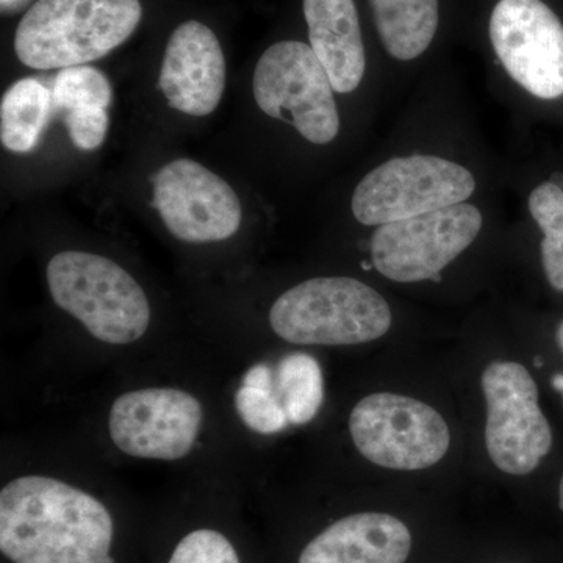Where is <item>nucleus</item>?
<instances>
[{
	"label": "nucleus",
	"mask_w": 563,
	"mask_h": 563,
	"mask_svg": "<svg viewBox=\"0 0 563 563\" xmlns=\"http://www.w3.org/2000/svg\"><path fill=\"white\" fill-rule=\"evenodd\" d=\"M203 407L180 388H140L118 396L109 413V435L122 454L147 461H180L198 442Z\"/></svg>",
	"instance_id": "nucleus-11"
},
{
	"label": "nucleus",
	"mask_w": 563,
	"mask_h": 563,
	"mask_svg": "<svg viewBox=\"0 0 563 563\" xmlns=\"http://www.w3.org/2000/svg\"><path fill=\"white\" fill-rule=\"evenodd\" d=\"M158 87L169 107L190 117H207L218 109L225 88V58L210 27L187 21L173 32Z\"/></svg>",
	"instance_id": "nucleus-13"
},
{
	"label": "nucleus",
	"mask_w": 563,
	"mask_h": 563,
	"mask_svg": "<svg viewBox=\"0 0 563 563\" xmlns=\"http://www.w3.org/2000/svg\"><path fill=\"white\" fill-rule=\"evenodd\" d=\"M2 2H3V3H5V2H10V0H2Z\"/></svg>",
	"instance_id": "nucleus-27"
},
{
	"label": "nucleus",
	"mask_w": 563,
	"mask_h": 563,
	"mask_svg": "<svg viewBox=\"0 0 563 563\" xmlns=\"http://www.w3.org/2000/svg\"><path fill=\"white\" fill-rule=\"evenodd\" d=\"M479 207L462 202L390 224L373 233L374 268L398 284L435 279L483 231Z\"/></svg>",
	"instance_id": "nucleus-8"
},
{
	"label": "nucleus",
	"mask_w": 563,
	"mask_h": 563,
	"mask_svg": "<svg viewBox=\"0 0 563 563\" xmlns=\"http://www.w3.org/2000/svg\"><path fill=\"white\" fill-rule=\"evenodd\" d=\"M350 432L366 461L399 472L435 465L451 443L442 415L428 404L393 393H374L355 404Z\"/></svg>",
	"instance_id": "nucleus-7"
},
{
	"label": "nucleus",
	"mask_w": 563,
	"mask_h": 563,
	"mask_svg": "<svg viewBox=\"0 0 563 563\" xmlns=\"http://www.w3.org/2000/svg\"><path fill=\"white\" fill-rule=\"evenodd\" d=\"M553 387L563 395V374H555L553 377Z\"/></svg>",
	"instance_id": "nucleus-24"
},
{
	"label": "nucleus",
	"mask_w": 563,
	"mask_h": 563,
	"mask_svg": "<svg viewBox=\"0 0 563 563\" xmlns=\"http://www.w3.org/2000/svg\"><path fill=\"white\" fill-rule=\"evenodd\" d=\"M55 109L65 111H80L95 109H109L113 91L106 74L80 65L60 69L55 76L54 88Z\"/></svg>",
	"instance_id": "nucleus-20"
},
{
	"label": "nucleus",
	"mask_w": 563,
	"mask_h": 563,
	"mask_svg": "<svg viewBox=\"0 0 563 563\" xmlns=\"http://www.w3.org/2000/svg\"><path fill=\"white\" fill-rule=\"evenodd\" d=\"M483 391L485 446L492 462L512 476L532 473L550 453L553 432L531 373L517 362H493L483 374Z\"/></svg>",
	"instance_id": "nucleus-9"
},
{
	"label": "nucleus",
	"mask_w": 563,
	"mask_h": 563,
	"mask_svg": "<svg viewBox=\"0 0 563 563\" xmlns=\"http://www.w3.org/2000/svg\"><path fill=\"white\" fill-rule=\"evenodd\" d=\"M168 563H242L228 537L213 529H196L177 543Z\"/></svg>",
	"instance_id": "nucleus-22"
},
{
	"label": "nucleus",
	"mask_w": 563,
	"mask_h": 563,
	"mask_svg": "<svg viewBox=\"0 0 563 563\" xmlns=\"http://www.w3.org/2000/svg\"><path fill=\"white\" fill-rule=\"evenodd\" d=\"M493 49L533 98H563V24L543 0H499L488 25Z\"/></svg>",
	"instance_id": "nucleus-10"
},
{
	"label": "nucleus",
	"mask_w": 563,
	"mask_h": 563,
	"mask_svg": "<svg viewBox=\"0 0 563 563\" xmlns=\"http://www.w3.org/2000/svg\"><path fill=\"white\" fill-rule=\"evenodd\" d=\"M55 109L54 92L25 77L11 85L0 102V141L16 154L35 150Z\"/></svg>",
	"instance_id": "nucleus-17"
},
{
	"label": "nucleus",
	"mask_w": 563,
	"mask_h": 563,
	"mask_svg": "<svg viewBox=\"0 0 563 563\" xmlns=\"http://www.w3.org/2000/svg\"><path fill=\"white\" fill-rule=\"evenodd\" d=\"M412 550L409 528L388 514L344 517L303 548L299 563H406Z\"/></svg>",
	"instance_id": "nucleus-14"
},
{
	"label": "nucleus",
	"mask_w": 563,
	"mask_h": 563,
	"mask_svg": "<svg viewBox=\"0 0 563 563\" xmlns=\"http://www.w3.org/2000/svg\"><path fill=\"white\" fill-rule=\"evenodd\" d=\"M476 179L461 163L439 155L390 158L366 174L354 192L351 210L363 225L390 224L472 198Z\"/></svg>",
	"instance_id": "nucleus-5"
},
{
	"label": "nucleus",
	"mask_w": 563,
	"mask_h": 563,
	"mask_svg": "<svg viewBox=\"0 0 563 563\" xmlns=\"http://www.w3.org/2000/svg\"><path fill=\"white\" fill-rule=\"evenodd\" d=\"M235 409L244 426L262 435L282 432L290 424L277 395L276 384L268 387L242 384L235 393Z\"/></svg>",
	"instance_id": "nucleus-21"
},
{
	"label": "nucleus",
	"mask_w": 563,
	"mask_h": 563,
	"mask_svg": "<svg viewBox=\"0 0 563 563\" xmlns=\"http://www.w3.org/2000/svg\"><path fill=\"white\" fill-rule=\"evenodd\" d=\"M276 390L288 422L303 426L320 412L324 384L320 363L306 352L285 355L277 366Z\"/></svg>",
	"instance_id": "nucleus-18"
},
{
	"label": "nucleus",
	"mask_w": 563,
	"mask_h": 563,
	"mask_svg": "<svg viewBox=\"0 0 563 563\" xmlns=\"http://www.w3.org/2000/svg\"><path fill=\"white\" fill-rule=\"evenodd\" d=\"M65 124L77 150L95 151L106 141L109 114L106 109L68 111Z\"/></svg>",
	"instance_id": "nucleus-23"
},
{
	"label": "nucleus",
	"mask_w": 563,
	"mask_h": 563,
	"mask_svg": "<svg viewBox=\"0 0 563 563\" xmlns=\"http://www.w3.org/2000/svg\"><path fill=\"white\" fill-rule=\"evenodd\" d=\"M140 0H36L22 16L14 52L32 69H65L106 57L139 27Z\"/></svg>",
	"instance_id": "nucleus-2"
},
{
	"label": "nucleus",
	"mask_w": 563,
	"mask_h": 563,
	"mask_svg": "<svg viewBox=\"0 0 563 563\" xmlns=\"http://www.w3.org/2000/svg\"><path fill=\"white\" fill-rule=\"evenodd\" d=\"M303 16L310 47L328 70L333 90L340 95L357 90L366 54L354 0H303Z\"/></svg>",
	"instance_id": "nucleus-15"
},
{
	"label": "nucleus",
	"mask_w": 563,
	"mask_h": 563,
	"mask_svg": "<svg viewBox=\"0 0 563 563\" xmlns=\"http://www.w3.org/2000/svg\"><path fill=\"white\" fill-rule=\"evenodd\" d=\"M529 213L543 232L542 263L554 290L563 292V188L544 181L529 195Z\"/></svg>",
	"instance_id": "nucleus-19"
},
{
	"label": "nucleus",
	"mask_w": 563,
	"mask_h": 563,
	"mask_svg": "<svg viewBox=\"0 0 563 563\" xmlns=\"http://www.w3.org/2000/svg\"><path fill=\"white\" fill-rule=\"evenodd\" d=\"M390 306L365 282L314 277L295 285L273 303L269 325L279 339L302 346H352L390 331Z\"/></svg>",
	"instance_id": "nucleus-3"
},
{
	"label": "nucleus",
	"mask_w": 563,
	"mask_h": 563,
	"mask_svg": "<svg viewBox=\"0 0 563 563\" xmlns=\"http://www.w3.org/2000/svg\"><path fill=\"white\" fill-rule=\"evenodd\" d=\"M154 206L163 224L184 243L224 242L243 221L239 196L218 174L201 163L179 158L152 177Z\"/></svg>",
	"instance_id": "nucleus-12"
},
{
	"label": "nucleus",
	"mask_w": 563,
	"mask_h": 563,
	"mask_svg": "<svg viewBox=\"0 0 563 563\" xmlns=\"http://www.w3.org/2000/svg\"><path fill=\"white\" fill-rule=\"evenodd\" d=\"M252 91L263 113L287 122L309 143L324 146L339 136L335 90L310 44L269 46L255 66Z\"/></svg>",
	"instance_id": "nucleus-6"
},
{
	"label": "nucleus",
	"mask_w": 563,
	"mask_h": 563,
	"mask_svg": "<svg viewBox=\"0 0 563 563\" xmlns=\"http://www.w3.org/2000/svg\"><path fill=\"white\" fill-rule=\"evenodd\" d=\"M385 51L412 62L431 46L439 29V0H369Z\"/></svg>",
	"instance_id": "nucleus-16"
},
{
	"label": "nucleus",
	"mask_w": 563,
	"mask_h": 563,
	"mask_svg": "<svg viewBox=\"0 0 563 563\" xmlns=\"http://www.w3.org/2000/svg\"><path fill=\"white\" fill-rule=\"evenodd\" d=\"M113 518L98 498L27 474L0 492V551L13 563H114Z\"/></svg>",
	"instance_id": "nucleus-1"
},
{
	"label": "nucleus",
	"mask_w": 563,
	"mask_h": 563,
	"mask_svg": "<svg viewBox=\"0 0 563 563\" xmlns=\"http://www.w3.org/2000/svg\"><path fill=\"white\" fill-rule=\"evenodd\" d=\"M47 285L54 302L99 342H139L151 324L146 292L132 274L102 255L63 251L51 258Z\"/></svg>",
	"instance_id": "nucleus-4"
},
{
	"label": "nucleus",
	"mask_w": 563,
	"mask_h": 563,
	"mask_svg": "<svg viewBox=\"0 0 563 563\" xmlns=\"http://www.w3.org/2000/svg\"><path fill=\"white\" fill-rule=\"evenodd\" d=\"M555 339H558L559 347L563 351V321L558 325V332H555Z\"/></svg>",
	"instance_id": "nucleus-25"
},
{
	"label": "nucleus",
	"mask_w": 563,
	"mask_h": 563,
	"mask_svg": "<svg viewBox=\"0 0 563 563\" xmlns=\"http://www.w3.org/2000/svg\"><path fill=\"white\" fill-rule=\"evenodd\" d=\"M559 506L563 510V476L561 479V485H559Z\"/></svg>",
	"instance_id": "nucleus-26"
}]
</instances>
